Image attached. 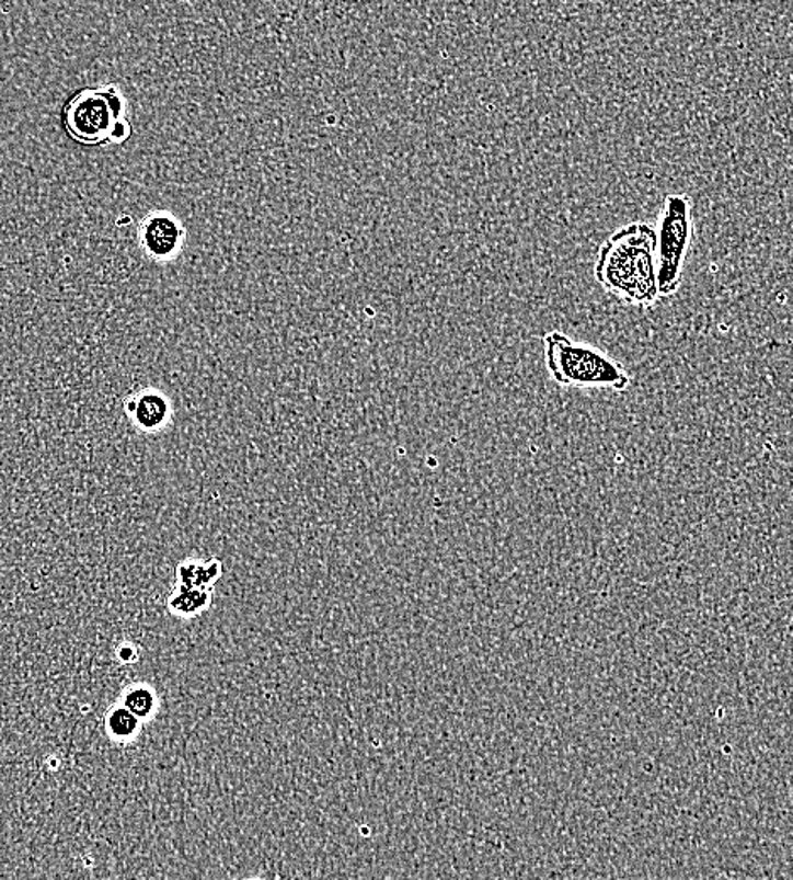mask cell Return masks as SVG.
<instances>
[{"label":"cell","mask_w":793,"mask_h":880,"mask_svg":"<svg viewBox=\"0 0 793 880\" xmlns=\"http://www.w3.org/2000/svg\"><path fill=\"white\" fill-rule=\"evenodd\" d=\"M61 123L68 136L83 146L123 145L133 133L129 104L115 83L74 92L65 104Z\"/></svg>","instance_id":"3"},{"label":"cell","mask_w":793,"mask_h":880,"mask_svg":"<svg viewBox=\"0 0 793 880\" xmlns=\"http://www.w3.org/2000/svg\"><path fill=\"white\" fill-rule=\"evenodd\" d=\"M120 705L126 706L130 713L136 715L141 721L154 717L160 706L158 693L148 684H134L124 692Z\"/></svg>","instance_id":"9"},{"label":"cell","mask_w":793,"mask_h":880,"mask_svg":"<svg viewBox=\"0 0 793 880\" xmlns=\"http://www.w3.org/2000/svg\"><path fill=\"white\" fill-rule=\"evenodd\" d=\"M214 591L176 584L168 598V612L179 618H193L210 608Z\"/></svg>","instance_id":"8"},{"label":"cell","mask_w":793,"mask_h":880,"mask_svg":"<svg viewBox=\"0 0 793 880\" xmlns=\"http://www.w3.org/2000/svg\"><path fill=\"white\" fill-rule=\"evenodd\" d=\"M126 412L142 431L163 428L171 419V403L161 391L145 390L126 400Z\"/></svg>","instance_id":"6"},{"label":"cell","mask_w":793,"mask_h":880,"mask_svg":"<svg viewBox=\"0 0 793 880\" xmlns=\"http://www.w3.org/2000/svg\"><path fill=\"white\" fill-rule=\"evenodd\" d=\"M222 578V562L217 559L204 561V559H185L176 568V584L183 586L198 587V590H214L217 581Z\"/></svg>","instance_id":"7"},{"label":"cell","mask_w":793,"mask_h":880,"mask_svg":"<svg viewBox=\"0 0 793 880\" xmlns=\"http://www.w3.org/2000/svg\"><path fill=\"white\" fill-rule=\"evenodd\" d=\"M139 244L151 260L170 261L182 251L185 227L166 210L148 214L139 226Z\"/></svg>","instance_id":"5"},{"label":"cell","mask_w":793,"mask_h":880,"mask_svg":"<svg viewBox=\"0 0 793 880\" xmlns=\"http://www.w3.org/2000/svg\"><path fill=\"white\" fill-rule=\"evenodd\" d=\"M692 236V201L689 195H667L656 227V279L660 298L674 297L679 292Z\"/></svg>","instance_id":"4"},{"label":"cell","mask_w":793,"mask_h":880,"mask_svg":"<svg viewBox=\"0 0 793 880\" xmlns=\"http://www.w3.org/2000/svg\"><path fill=\"white\" fill-rule=\"evenodd\" d=\"M594 276L624 304L646 309L660 300L655 229L646 222H631L609 236L597 254Z\"/></svg>","instance_id":"1"},{"label":"cell","mask_w":793,"mask_h":880,"mask_svg":"<svg viewBox=\"0 0 793 880\" xmlns=\"http://www.w3.org/2000/svg\"><path fill=\"white\" fill-rule=\"evenodd\" d=\"M543 351L547 369L560 387L618 393L630 388V372L621 363L586 342L574 341L564 332L543 335Z\"/></svg>","instance_id":"2"},{"label":"cell","mask_w":793,"mask_h":880,"mask_svg":"<svg viewBox=\"0 0 793 880\" xmlns=\"http://www.w3.org/2000/svg\"><path fill=\"white\" fill-rule=\"evenodd\" d=\"M119 658L123 659L124 662H130L138 658V652H136L134 647L126 645L119 650Z\"/></svg>","instance_id":"11"},{"label":"cell","mask_w":793,"mask_h":880,"mask_svg":"<svg viewBox=\"0 0 793 880\" xmlns=\"http://www.w3.org/2000/svg\"><path fill=\"white\" fill-rule=\"evenodd\" d=\"M142 721L136 715L130 713L126 706L119 705L112 708L107 715V730L111 736L120 742L133 740L141 732Z\"/></svg>","instance_id":"10"}]
</instances>
